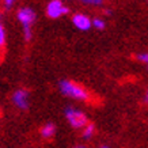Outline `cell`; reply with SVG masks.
I'll use <instances>...</instances> for the list:
<instances>
[{
	"label": "cell",
	"instance_id": "1",
	"mask_svg": "<svg viewBox=\"0 0 148 148\" xmlns=\"http://www.w3.org/2000/svg\"><path fill=\"white\" fill-rule=\"evenodd\" d=\"M60 90L65 97L73 99H79V101H86L88 99V92L80 87L79 84L73 83L71 80H61L60 82Z\"/></svg>",
	"mask_w": 148,
	"mask_h": 148
},
{
	"label": "cell",
	"instance_id": "6",
	"mask_svg": "<svg viewBox=\"0 0 148 148\" xmlns=\"http://www.w3.org/2000/svg\"><path fill=\"white\" fill-rule=\"evenodd\" d=\"M72 22L73 25L79 29V30H88L91 27V19L84 15V14H75L73 16H72Z\"/></svg>",
	"mask_w": 148,
	"mask_h": 148
},
{
	"label": "cell",
	"instance_id": "7",
	"mask_svg": "<svg viewBox=\"0 0 148 148\" xmlns=\"http://www.w3.org/2000/svg\"><path fill=\"white\" fill-rule=\"evenodd\" d=\"M54 133H56V126L53 124H50V122L45 124L41 128V136L45 137V139H50L52 136H54Z\"/></svg>",
	"mask_w": 148,
	"mask_h": 148
},
{
	"label": "cell",
	"instance_id": "15",
	"mask_svg": "<svg viewBox=\"0 0 148 148\" xmlns=\"http://www.w3.org/2000/svg\"><path fill=\"white\" fill-rule=\"evenodd\" d=\"M145 101L148 102V92H147V95H145Z\"/></svg>",
	"mask_w": 148,
	"mask_h": 148
},
{
	"label": "cell",
	"instance_id": "2",
	"mask_svg": "<svg viewBox=\"0 0 148 148\" xmlns=\"http://www.w3.org/2000/svg\"><path fill=\"white\" fill-rule=\"evenodd\" d=\"M64 114H65V118L68 120V122L71 124L72 128H84L87 125V117L83 112L77 110V109L72 108V106H68L64 110Z\"/></svg>",
	"mask_w": 148,
	"mask_h": 148
},
{
	"label": "cell",
	"instance_id": "3",
	"mask_svg": "<svg viewBox=\"0 0 148 148\" xmlns=\"http://www.w3.org/2000/svg\"><path fill=\"white\" fill-rule=\"evenodd\" d=\"M68 12V8L67 7H64V4L61 3V0H50L48 5H46V14H48V16L50 18H60L61 15Z\"/></svg>",
	"mask_w": 148,
	"mask_h": 148
},
{
	"label": "cell",
	"instance_id": "14",
	"mask_svg": "<svg viewBox=\"0 0 148 148\" xmlns=\"http://www.w3.org/2000/svg\"><path fill=\"white\" fill-rule=\"evenodd\" d=\"M101 148H110V147H108V145H102Z\"/></svg>",
	"mask_w": 148,
	"mask_h": 148
},
{
	"label": "cell",
	"instance_id": "5",
	"mask_svg": "<svg viewBox=\"0 0 148 148\" xmlns=\"http://www.w3.org/2000/svg\"><path fill=\"white\" fill-rule=\"evenodd\" d=\"M12 102L18 109L26 110L29 108V92L26 90H16L12 94Z\"/></svg>",
	"mask_w": 148,
	"mask_h": 148
},
{
	"label": "cell",
	"instance_id": "9",
	"mask_svg": "<svg viewBox=\"0 0 148 148\" xmlns=\"http://www.w3.org/2000/svg\"><path fill=\"white\" fill-rule=\"evenodd\" d=\"M91 26H95L98 30H103V29H105V22H103L102 19L95 18L91 21Z\"/></svg>",
	"mask_w": 148,
	"mask_h": 148
},
{
	"label": "cell",
	"instance_id": "12",
	"mask_svg": "<svg viewBox=\"0 0 148 148\" xmlns=\"http://www.w3.org/2000/svg\"><path fill=\"white\" fill-rule=\"evenodd\" d=\"M137 58H139L140 61H143V63L148 64V52H147V53H141V54H139V56H137Z\"/></svg>",
	"mask_w": 148,
	"mask_h": 148
},
{
	"label": "cell",
	"instance_id": "8",
	"mask_svg": "<svg viewBox=\"0 0 148 148\" xmlns=\"http://www.w3.org/2000/svg\"><path fill=\"white\" fill-rule=\"evenodd\" d=\"M95 132V128L92 124H87V125L84 126V129H83V137L84 139H91L92 137V135H94Z\"/></svg>",
	"mask_w": 148,
	"mask_h": 148
},
{
	"label": "cell",
	"instance_id": "4",
	"mask_svg": "<svg viewBox=\"0 0 148 148\" xmlns=\"http://www.w3.org/2000/svg\"><path fill=\"white\" fill-rule=\"evenodd\" d=\"M18 16V21L22 23L23 29H32L33 22L36 21V12L33 11L30 7H25V8H21L16 14Z\"/></svg>",
	"mask_w": 148,
	"mask_h": 148
},
{
	"label": "cell",
	"instance_id": "13",
	"mask_svg": "<svg viewBox=\"0 0 148 148\" xmlns=\"http://www.w3.org/2000/svg\"><path fill=\"white\" fill-rule=\"evenodd\" d=\"M75 148H86V147H84V145H83V144H79V145H76V147H75Z\"/></svg>",
	"mask_w": 148,
	"mask_h": 148
},
{
	"label": "cell",
	"instance_id": "11",
	"mask_svg": "<svg viewBox=\"0 0 148 148\" xmlns=\"http://www.w3.org/2000/svg\"><path fill=\"white\" fill-rule=\"evenodd\" d=\"M5 44V30L3 25L0 23V46H3Z\"/></svg>",
	"mask_w": 148,
	"mask_h": 148
},
{
	"label": "cell",
	"instance_id": "10",
	"mask_svg": "<svg viewBox=\"0 0 148 148\" xmlns=\"http://www.w3.org/2000/svg\"><path fill=\"white\" fill-rule=\"evenodd\" d=\"M83 4L87 5H102L103 4V0H80Z\"/></svg>",
	"mask_w": 148,
	"mask_h": 148
}]
</instances>
